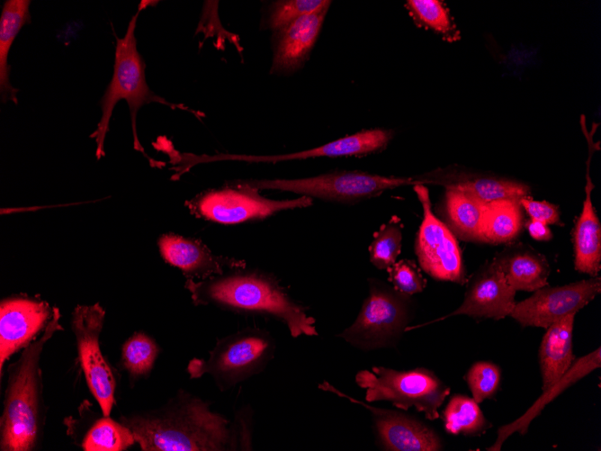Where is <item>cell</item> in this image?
I'll return each instance as SVG.
<instances>
[{
    "label": "cell",
    "mask_w": 601,
    "mask_h": 451,
    "mask_svg": "<svg viewBox=\"0 0 601 451\" xmlns=\"http://www.w3.org/2000/svg\"><path fill=\"white\" fill-rule=\"evenodd\" d=\"M159 353L156 341L144 332H135L123 344L121 364L132 379L148 376Z\"/></svg>",
    "instance_id": "cell-29"
},
{
    "label": "cell",
    "mask_w": 601,
    "mask_h": 451,
    "mask_svg": "<svg viewBox=\"0 0 601 451\" xmlns=\"http://www.w3.org/2000/svg\"><path fill=\"white\" fill-rule=\"evenodd\" d=\"M600 366V347L575 360L569 370L557 382L543 391V394L525 414L513 422L502 426L498 429V437L494 444L488 447L487 450H500L505 440L514 432H519L521 435H525L533 419L540 414L541 410L547 403L554 400V398L561 394L565 389L569 388L570 385Z\"/></svg>",
    "instance_id": "cell-19"
},
{
    "label": "cell",
    "mask_w": 601,
    "mask_h": 451,
    "mask_svg": "<svg viewBox=\"0 0 601 451\" xmlns=\"http://www.w3.org/2000/svg\"><path fill=\"white\" fill-rule=\"evenodd\" d=\"M162 258L179 268L189 279L204 280L225 273V269L245 268V260L213 254L201 240L176 234L162 235L157 241Z\"/></svg>",
    "instance_id": "cell-16"
},
{
    "label": "cell",
    "mask_w": 601,
    "mask_h": 451,
    "mask_svg": "<svg viewBox=\"0 0 601 451\" xmlns=\"http://www.w3.org/2000/svg\"><path fill=\"white\" fill-rule=\"evenodd\" d=\"M318 388L345 397L368 409L383 447L393 451H437L443 448L439 436L423 422L390 410L377 409L342 393L331 384L323 382Z\"/></svg>",
    "instance_id": "cell-15"
},
{
    "label": "cell",
    "mask_w": 601,
    "mask_h": 451,
    "mask_svg": "<svg viewBox=\"0 0 601 451\" xmlns=\"http://www.w3.org/2000/svg\"><path fill=\"white\" fill-rule=\"evenodd\" d=\"M29 0H6L0 17V98L2 103L18 104L19 90L10 82L8 55L21 29L31 22Z\"/></svg>",
    "instance_id": "cell-25"
},
{
    "label": "cell",
    "mask_w": 601,
    "mask_h": 451,
    "mask_svg": "<svg viewBox=\"0 0 601 451\" xmlns=\"http://www.w3.org/2000/svg\"><path fill=\"white\" fill-rule=\"evenodd\" d=\"M121 422L143 451L237 450L232 423L184 390L160 408L123 415Z\"/></svg>",
    "instance_id": "cell-1"
},
{
    "label": "cell",
    "mask_w": 601,
    "mask_h": 451,
    "mask_svg": "<svg viewBox=\"0 0 601 451\" xmlns=\"http://www.w3.org/2000/svg\"><path fill=\"white\" fill-rule=\"evenodd\" d=\"M415 179L422 185L435 183L445 188L462 190L485 203L501 199H521L530 194L527 185L504 178L435 173Z\"/></svg>",
    "instance_id": "cell-23"
},
{
    "label": "cell",
    "mask_w": 601,
    "mask_h": 451,
    "mask_svg": "<svg viewBox=\"0 0 601 451\" xmlns=\"http://www.w3.org/2000/svg\"><path fill=\"white\" fill-rule=\"evenodd\" d=\"M312 202V198L304 195L272 200L261 195L256 189L233 182L226 187L203 192L186 201L185 205L197 218L234 225L264 220L285 210L308 207Z\"/></svg>",
    "instance_id": "cell-8"
},
{
    "label": "cell",
    "mask_w": 601,
    "mask_h": 451,
    "mask_svg": "<svg viewBox=\"0 0 601 451\" xmlns=\"http://www.w3.org/2000/svg\"><path fill=\"white\" fill-rule=\"evenodd\" d=\"M601 292V278L580 280L561 286H543L518 302L509 316L522 327L547 329L561 319L576 314Z\"/></svg>",
    "instance_id": "cell-12"
},
{
    "label": "cell",
    "mask_w": 601,
    "mask_h": 451,
    "mask_svg": "<svg viewBox=\"0 0 601 451\" xmlns=\"http://www.w3.org/2000/svg\"><path fill=\"white\" fill-rule=\"evenodd\" d=\"M423 209L415 252L421 268L436 280L463 284L467 282L462 252L454 234L432 211L427 187H413Z\"/></svg>",
    "instance_id": "cell-10"
},
{
    "label": "cell",
    "mask_w": 601,
    "mask_h": 451,
    "mask_svg": "<svg viewBox=\"0 0 601 451\" xmlns=\"http://www.w3.org/2000/svg\"><path fill=\"white\" fill-rule=\"evenodd\" d=\"M529 235L538 241H548L552 238V233L547 224L531 219L526 223Z\"/></svg>",
    "instance_id": "cell-36"
},
{
    "label": "cell",
    "mask_w": 601,
    "mask_h": 451,
    "mask_svg": "<svg viewBox=\"0 0 601 451\" xmlns=\"http://www.w3.org/2000/svg\"><path fill=\"white\" fill-rule=\"evenodd\" d=\"M329 3L331 1L327 0H284L274 2L268 20L269 27L278 32L300 17L313 13Z\"/></svg>",
    "instance_id": "cell-32"
},
{
    "label": "cell",
    "mask_w": 601,
    "mask_h": 451,
    "mask_svg": "<svg viewBox=\"0 0 601 451\" xmlns=\"http://www.w3.org/2000/svg\"><path fill=\"white\" fill-rule=\"evenodd\" d=\"M58 308L40 298L18 295L3 299L0 303V375L4 364L34 337L42 333Z\"/></svg>",
    "instance_id": "cell-13"
},
{
    "label": "cell",
    "mask_w": 601,
    "mask_h": 451,
    "mask_svg": "<svg viewBox=\"0 0 601 451\" xmlns=\"http://www.w3.org/2000/svg\"><path fill=\"white\" fill-rule=\"evenodd\" d=\"M135 442L129 428L103 416L86 431L81 445L85 451H122Z\"/></svg>",
    "instance_id": "cell-28"
},
{
    "label": "cell",
    "mask_w": 601,
    "mask_h": 451,
    "mask_svg": "<svg viewBox=\"0 0 601 451\" xmlns=\"http://www.w3.org/2000/svg\"><path fill=\"white\" fill-rule=\"evenodd\" d=\"M256 190H279L310 198L353 203L379 195L382 192L407 185H417L415 178L386 176L363 171H335L315 176L293 179L237 180Z\"/></svg>",
    "instance_id": "cell-7"
},
{
    "label": "cell",
    "mask_w": 601,
    "mask_h": 451,
    "mask_svg": "<svg viewBox=\"0 0 601 451\" xmlns=\"http://www.w3.org/2000/svg\"><path fill=\"white\" fill-rule=\"evenodd\" d=\"M184 287L194 305L216 307L246 315L270 316L283 321L292 337L318 336L316 320L292 299L275 277L259 270L238 268Z\"/></svg>",
    "instance_id": "cell-2"
},
{
    "label": "cell",
    "mask_w": 601,
    "mask_h": 451,
    "mask_svg": "<svg viewBox=\"0 0 601 451\" xmlns=\"http://www.w3.org/2000/svg\"><path fill=\"white\" fill-rule=\"evenodd\" d=\"M445 430L453 435L480 436L490 427L479 403L462 394L453 395L443 411Z\"/></svg>",
    "instance_id": "cell-27"
},
{
    "label": "cell",
    "mask_w": 601,
    "mask_h": 451,
    "mask_svg": "<svg viewBox=\"0 0 601 451\" xmlns=\"http://www.w3.org/2000/svg\"><path fill=\"white\" fill-rule=\"evenodd\" d=\"M104 317L105 311L99 303L77 305L72 312L71 329L88 388L99 403L103 415L109 416L115 401L116 381L100 347L99 338Z\"/></svg>",
    "instance_id": "cell-11"
},
{
    "label": "cell",
    "mask_w": 601,
    "mask_h": 451,
    "mask_svg": "<svg viewBox=\"0 0 601 451\" xmlns=\"http://www.w3.org/2000/svg\"><path fill=\"white\" fill-rule=\"evenodd\" d=\"M330 4L278 31L272 73H292L302 66L317 41Z\"/></svg>",
    "instance_id": "cell-18"
},
{
    "label": "cell",
    "mask_w": 601,
    "mask_h": 451,
    "mask_svg": "<svg viewBox=\"0 0 601 451\" xmlns=\"http://www.w3.org/2000/svg\"><path fill=\"white\" fill-rule=\"evenodd\" d=\"M500 379V368L489 361L474 363L464 375L472 399L478 403L493 398L498 389Z\"/></svg>",
    "instance_id": "cell-31"
},
{
    "label": "cell",
    "mask_w": 601,
    "mask_h": 451,
    "mask_svg": "<svg viewBox=\"0 0 601 451\" xmlns=\"http://www.w3.org/2000/svg\"><path fill=\"white\" fill-rule=\"evenodd\" d=\"M523 227L519 199H501L486 203L483 221L485 243L507 244L515 240Z\"/></svg>",
    "instance_id": "cell-26"
},
{
    "label": "cell",
    "mask_w": 601,
    "mask_h": 451,
    "mask_svg": "<svg viewBox=\"0 0 601 451\" xmlns=\"http://www.w3.org/2000/svg\"><path fill=\"white\" fill-rule=\"evenodd\" d=\"M445 190L444 212L452 232L464 241L484 242L486 203L462 190Z\"/></svg>",
    "instance_id": "cell-24"
},
{
    "label": "cell",
    "mask_w": 601,
    "mask_h": 451,
    "mask_svg": "<svg viewBox=\"0 0 601 451\" xmlns=\"http://www.w3.org/2000/svg\"><path fill=\"white\" fill-rule=\"evenodd\" d=\"M175 151H174V152H170V154H169L170 157H172V163H173V157H174V154H175ZM172 168L174 169V167H173ZM174 170H175V169H174ZM175 177L176 179H178L180 176H178L176 175V173H175V175H174V178H175Z\"/></svg>",
    "instance_id": "cell-37"
},
{
    "label": "cell",
    "mask_w": 601,
    "mask_h": 451,
    "mask_svg": "<svg viewBox=\"0 0 601 451\" xmlns=\"http://www.w3.org/2000/svg\"><path fill=\"white\" fill-rule=\"evenodd\" d=\"M522 208L531 219L542 221L547 225L561 222L559 207L546 201H536L530 196L519 199Z\"/></svg>",
    "instance_id": "cell-35"
},
{
    "label": "cell",
    "mask_w": 601,
    "mask_h": 451,
    "mask_svg": "<svg viewBox=\"0 0 601 451\" xmlns=\"http://www.w3.org/2000/svg\"><path fill=\"white\" fill-rule=\"evenodd\" d=\"M408 296L372 283L356 320L337 336L363 349L394 345L409 321Z\"/></svg>",
    "instance_id": "cell-9"
},
{
    "label": "cell",
    "mask_w": 601,
    "mask_h": 451,
    "mask_svg": "<svg viewBox=\"0 0 601 451\" xmlns=\"http://www.w3.org/2000/svg\"><path fill=\"white\" fill-rule=\"evenodd\" d=\"M387 271L389 282L392 284L394 290L402 294L412 295L421 293L426 285V280L412 260L401 259L395 262Z\"/></svg>",
    "instance_id": "cell-34"
},
{
    "label": "cell",
    "mask_w": 601,
    "mask_h": 451,
    "mask_svg": "<svg viewBox=\"0 0 601 451\" xmlns=\"http://www.w3.org/2000/svg\"><path fill=\"white\" fill-rule=\"evenodd\" d=\"M516 292L507 283L504 274L491 261L472 275L463 302L456 310L418 327L458 315L496 320L504 319L509 316L516 304Z\"/></svg>",
    "instance_id": "cell-14"
},
{
    "label": "cell",
    "mask_w": 601,
    "mask_h": 451,
    "mask_svg": "<svg viewBox=\"0 0 601 451\" xmlns=\"http://www.w3.org/2000/svg\"><path fill=\"white\" fill-rule=\"evenodd\" d=\"M593 185L587 170L586 195L573 230L575 269L597 276L601 269V225L591 199Z\"/></svg>",
    "instance_id": "cell-21"
},
{
    "label": "cell",
    "mask_w": 601,
    "mask_h": 451,
    "mask_svg": "<svg viewBox=\"0 0 601 451\" xmlns=\"http://www.w3.org/2000/svg\"><path fill=\"white\" fill-rule=\"evenodd\" d=\"M355 382L365 391L367 402L388 401L404 410L415 408L429 420L439 417L438 409L450 393L449 386L423 367L398 371L373 366L359 371Z\"/></svg>",
    "instance_id": "cell-6"
},
{
    "label": "cell",
    "mask_w": 601,
    "mask_h": 451,
    "mask_svg": "<svg viewBox=\"0 0 601 451\" xmlns=\"http://www.w3.org/2000/svg\"><path fill=\"white\" fill-rule=\"evenodd\" d=\"M410 13L426 27L447 35L453 32V24L444 4L437 0H409Z\"/></svg>",
    "instance_id": "cell-33"
},
{
    "label": "cell",
    "mask_w": 601,
    "mask_h": 451,
    "mask_svg": "<svg viewBox=\"0 0 601 451\" xmlns=\"http://www.w3.org/2000/svg\"><path fill=\"white\" fill-rule=\"evenodd\" d=\"M60 313L53 319L23 350L16 362L9 365L4 410L0 419V450L30 451L42 435L44 411L40 359L52 336L62 330Z\"/></svg>",
    "instance_id": "cell-3"
},
{
    "label": "cell",
    "mask_w": 601,
    "mask_h": 451,
    "mask_svg": "<svg viewBox=\"0 0 601 451\" xmlns=\"http://www.w3.org/2000/svg\"><path fill=\"white\" fill-rule=\"evenodd\" d=\"M274 341L259 329L247 328L217 340L205 359L187 365L192 379L208 374L221 392L261 372L273 357Z\"/></svg>",
    "instance_id": "cell-5"
},
{
    "label": "cell",
    "mask_w": 601,
    "mask_h": 451,
    "mask_svg": "<svg viewBox=\"0 0 601 451\" xmlns=\"http://www.w3.org/2000/svg\"><path fill=\"white\" fill-rule=\"evenodd\" d=\"M576 314L568 315L546 329L538 357L543 391L557 382L575 361L572 337Z\"/></svg>",
    "instance_id": "cell-20"
},
{
    "label": "cell",
    "mask_w": 601,
    "mask_h": 451,
    "mask_svg": "<svg viewBox=\"0 0 601 451\" xmlns=\"http://www.w3.org/2000/svg\"><path fill=\"white\" fill-rule=\"evenodd\" d=\"M492 262L516 291L534 292L545 285L550 275L546 257L532 248L514 247L497 255Z\"/></svg>",
    "instance_id": "cell-22"
},
{
    "label": "cell",
    "mask_w": 601,
    "mask_h": 451,
    "mask_svg": "<svg viewBox=\"0 0 601 451\" xmlns=\"http://www.w3.org/2000/svg\"><path fill=\"white\" fill-rule=\"evenodd\" d=\"M391 137L390 131L376 128L358 131L324 145L298 152L265 156L224 153L221 159L248 163H277L313 158L362 156L381 151L387 147Z\"/></svg>",
    "instance_id": "cell-17"
},
{
    "label": "cell",
    "mask_w": 601,
    "mask_h": 451,
    "mask_svg": "<svg viewBox=\"0 0 601 451\" xmlns=\"http://www.w3.org/2000/svg\"><path fill=\"white\" fill-rule=\"evenodd\" d=\"M401 244L402 225L399 218L393 216L373 234L369 246L371 263L380 270H387L400 254Z\"/></svg>",
    "instance_id": "cell-30"
},
{
    "label": "cell",
    "mask_w": 601,
    "mask_h": 451,
    "mask_svg": "<svg viewBox=\"0 0 601 451\" xmlns=\"http://www.w3.org/2000/svg\"><path fill=\"white\" fill-rule=\"evenodd\" d=\"M140 11L141 9L139 8L136 14L130 20L125 35L122 38L116 37L112 77L99 102L102 117L97 124V129L90 136L95 139L97 159L104 155V140L109 131L110 120L114 107L121 100H125L129 105L134 148L143 152L144 155L145 152L139 141L136 129L137 114L143 105L157 102L173 109L187 110L197 117L201 115L186 106L167 102L154 94L148 86L144 60L138 51L135 36L137 20Z\"/></svg>",
    "instance_id": "cell-4"
}]
</instances>
